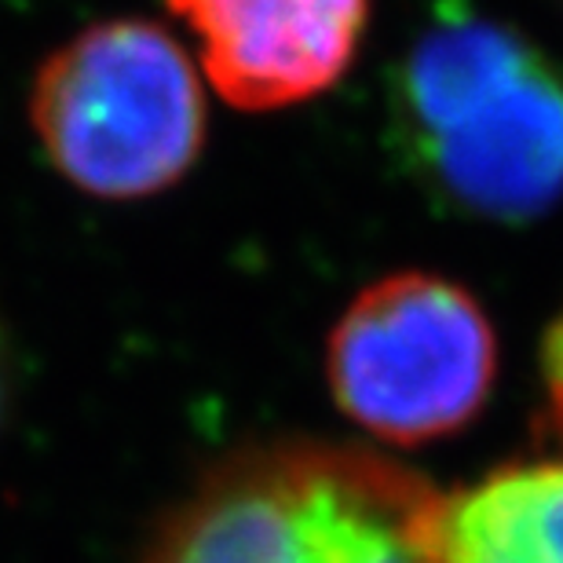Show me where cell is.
<instances>
[{
	"instance_id": "cell-1",
	"label": "cell",
	"mask_w": 563,
	"mask_h": 563,
	"mask_svg": "<svg viewBox=\"0 0 563 563\" xmlns=\"http://www.w3.org/2000/svg\"><path fill=\"white\" fill-rule=\"evenodd\" d=\"M443 505L385 454L292 439L223 461L143 563H443Z\"/></svg>"
},
{
	"instance_id": "cell-2",
	"label": "cell",
	"mask_w": 563,
	"mask_h": 563,
	"mask_svg": "<svg viewBox=\"0 0 563 563\" xmlns=\"http://www.w3.org/2000/svg\"><path fill=\"white\" fill-rule=\"evenodd\" d=\"M396 125L421 176L468 217L527 223L563 201V81L498 19L450 11L413 41Z\"/></svg>"
},
{
	"instance_id": "cell-3",
	"label": "cell",
	"mask_w": 563,
	"mask_h": 563,
	"mask_svg": "<svg viewBox=\"0 0 563 563\" xmlns=\"http://www.w3.org/2000/svg\"><path fill=\"white\" fill-rule=\"evenodd\" d=\"M48 162L96 198H151L206 143V96L176 37L146 19L96 22L41 63L30 92Z\"/></svg>"
},
{
	"instance_id": "cell-4",
	"label": "cell",
	"mask_w": 563,
	"mask_h": 563,
	"mask_svg": "<svg viewBox=\"0 0 563 563\" xmlns=\"http://www.w3.org/2000/svg\"><path fill=\"white\" fill-rule=\"evenodd\" d=\"M498 344L457 282L399 272L347 303L325 347L330 391L385 443L413 446L465 428L490 396Z\"/></svg>"
},
{
	"instance_id": "cell-5",
	"label": "cell",
	"mask_w": 563,
	"mask_h": 563,
	"mask_svg": "<svg viewBox=\"0 0 563 563\" xmlns=\"http://www.w3.org/2000/svg\"><path fill=\"white\" fill-rule=\"evenodd\" d=\"M201 70L239 110H278L333 88L355 63L369 0H168Z\"/></svg>"
},
{
	"instance_id": "cell-6",
	"label": "cell",
	"mask_w": 563,
	"mask_h": 563,
	"mask_svg": "<svg viewBox=\"0 0 563 563\" xmlns=\"http://www.w3.org/2000/svg\"><path fill=\"white\" fill-rule=\"evenodd\" d=\"M443 563H563V457L505 465L443 505Z\"/></svg>"
},
{
	"instance_id": "cell-7",
	"label": "cell",
	"mask_w": 563,
	"mask_h": 563,
	"mask_svg": "<svg viewBox=\"0 0 563 563\" xmlns=\"http://www.w3.org/2000/svg\"><path fill=\"white\" fill-rule=\"evenodd\" d=\"M0 407H4V355H0Z\"/></svg>"
}]
</instances>
